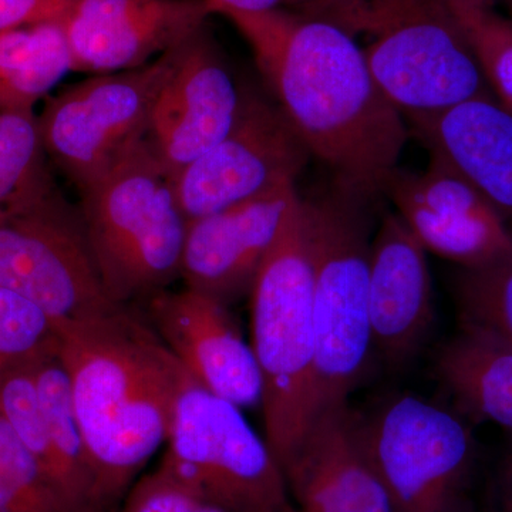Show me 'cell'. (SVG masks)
<instances>
[{"mask_svg":"<svg viewBox=\"0 0 512 512\" xmlns=\"http://www.w3.org/2000/svg\"><path fill=\"white\" fill-rule=\"evenodd\" d=\"M244 92L207 25L185 40L154 104L147 136L173 177L227 136Z\"/></svg>","mask_w":512,"mask_h":512,"instance_id":"4fadbf2b","label":"cell"},{"mask_svg":"<svg viewBox=\"0 0 512 512\" xmlns=\"http://www.w3.org/2000/svg\"><path fill=\"white\" fill-rule=\"evenodd\" d=\"M251 296L265 440L282 470L318 414L312 249L302 195Z\"/></svg>","mask_w":512,"mask_h":512,"instance_id":"277c9868","label":"cell"},{"mask_svg":"<svg viewBox=\"0 0 512 512\" xmlns=\"http://www.w3.org/2000/svg\"><path fill=\"white\" fill-rule=\"evenodd\" d=\"M360 420L394 512H478V444L453 407L399 393Z\"/></svg>","mask_w":512,"mask_h":512,"instance_id":"8992f818","label":"cell"},{"mask_svg":"<svg viewBox=\"0 0 512 512\" xmlns=\"http://www.w3.org/2000/svg\"><path fill=\"white\" fill-rule=\"evenodd\" d=\"M144 302L151 328L195 382L241 409L262 406L264 383L254 348L228 305L187 286Z\"/></svg>","mask_w":512,"mask_h":512,"instance_id":"9a60e30c","label":"cell"},{"mask_svg":"<svg viewBox=\"0 0 512 512\" xmlns=\"http://www.w3.org/2000/svg\"><path fill=\"white\" fill-rule=\"evenodd\" d=\"M311 153L275 100L245 89L227 136L174 175L188 221L296 185Z\"/></svg>","mask_w":512,"mask_h":512,"instance_id":"8fae6325","label":"cell"},{"mask_svg":"<svg viewBox=\"0 0 512 512\" xmlns=\"http://www.w3.org/2000/svg\"><path fill=\"white\" fill-rule=\"evenodd\" d=\"M396 214L427 254L461 269L512 259V237L494 208L467 178L430 157L426 170L397 168L384 187Z\"/></svg>","mask_w":512,"mask_h":512,"instance_id":"7c38bea8","label":"cell"},{"mask_svg":"<svg viewBox=\"0 0 512 512\" xmlns=\"http://www.w3.org/2000/svg\"><path fill=\"white\" fill-rule=\"evenodd\" d=\"M79 214L111 301H147L181 279L188 220L150 141L80 191Z\"/></svg>","mask_w":512,"mask_h":512,"instance_id":"3957f363","label":"cell"},{"mask_svg":"<svg viewBox=\"0 0 512 512\" xmlns=\"http://www.w3.org/2000/svg\"><path fill=\"white\" fill-rule=\"evenodd\" d=\"M460 326L485 333L512 349V259L461 269L456 279Z\"/></svg>","mask_w":512,"mask_h":512,"instance_id":"cb8c5ba5","label":"cell"},{"mask_svg":"<svg viewBox=\"0 0 512 512\" xmlns=\"http://www.w3.org/2000/svg\"><path fill=\"white\" fill-rule=\"evenodd\" d=\"M367 36L370 72L407 124L495 97L446 0H376Z\"/></svg>","mask_w":512,"mask_h":512,"instance_id":"52a82bcc","label":"cell"},{"mask_svg":"<svg viewBox=\"0 0 512 512\" xmlns=\"http://www.w3.org/2000/svg\"><path fill=\"white\" fill-rule=\"evenodd\" d=\"M247 40L256 66L332 184L375 201L399 168L410 130L370 72L356 36L291 12L220 9Z\"/></svg>","mask_w":512,"mask_h":512,"instance_id":"6da1fadb","label":"cell"},{"mask_svg":"<svg viewBox=\"0 0 512 512\" xmlns=\"http://www.w3.org/2000/svg\"><path fill=\"white\" fill-rule=\"evenodd\" d=\"M484 512H491L490 508L487 507V510H485Z\"/></svg>","mask_w":512,"mask_h":512,"instance_id":"836d02e7","label":"cell"},{"mask_svg":"<svg viewBox=\"0 0 512 512\" xmlns=\"http://www.w3.org/2000/svg\"><path fill=\"white\" fill-rule=\"evenodd\" d=\"M282 473L298 512H394L349 402L316 414Z\"/></svg>","mask_w":512,"mask_h":512,"instance_id":"e0dca14e","label":"cell"},{"mask_svg":"<svg viewBox=\"0 0 512 512\" xmlns=\"http://www.w3.org/2000/svg\"><path fill=\"white\" fill-rule=\"evenodd\" d=\"M180 46L137 69L94 74L47 101L37 117L46 157L77 190L147 140L154 104Z\"/></svg>","mask_w":512,"mask_h":512,"instance_id":"30bf717a","label":"cell"},{"mask_svg":"<svg viewBox=\"0 0 512 512\" xmlns=\"http://www.w3.org/2000/svg\"><path fill=\"white\" fill-rule=\"evenodd\" d=\"M430 157L467 178L512 237V114L495 97L458 104L407 124Z\"/></svg>","mask_w":512,"mask_h":512,"instance_id":"d6986e66","label":"cell"},{"mask_svg":"<svg viewBox=\"0 0 512 512\" xmlns=\"http://www.w3.org/2000/svg\"><path fill=\"white\" fill-rule=\"evenodd\" d=\"M56 340L55 325L39 306L0 286V370L32 359Z\"/></svg>","mask_w":512,"mask_h":512,"instance_id":"83f0119b","label":"cell"},{"mask_svg":"<svg viewBox=\"0 0 512 512\" xmlns=\"http://www.w3.org/2000/svg\"><path fill=\"white\" fill-rule=\"evenodd\" d=\"M35 357L0 370V414L60 491L59 468L37 392Z\"/></svg>","mask_w":512,"mask_h":512,"instance_id":"484cf974","label":"cell"},{"mask_svg":"<svg viewBox=\"0 0 512 512\" xmlns=\"http://www.w3.org/2000/svg\"><path fill=\"white\" fill-rule=\"evenodd\" d=\"M45 148L33 113H0V212L50 180Z\"/></svg>","mask_w":512,"mask_h":512,"instance_id":"d4e9b609","label":"cell"},{"mask_svg":"<svg viewBox=\"0 0 512 512\" xmlns=\"http://www.w3.org/2000/svg\"><path fill=\"white\" fill-rule=\"evenodd\" d=\"M498 9L512 18V0H491Z\"/></svg>","mask_w":512,"mask_h":512,"instance_id":"d6a6232c","label":"cell"},{"mask_svg":"<svg viewBox=\"0 0 512 512\" xmlns=\"http://www.w3.org/2000/svg\"><path fill=\"white\" fill-rule=\"evenodd\" d=\"M488 508L491 512H512V443L495 474Z\"/></svg>","mask_w":512,"mask_h":512,"instance_id":"1f68e13d","label":"cell"},{"mask_svg":"<svg viewBox=\"0 0 512 512\" xmlns=\"http://www.w3.org/2000/svg\"><path fill=\"white\" fill-rule=\"evenodd\" d=\"M0 286L35 303L55 328L110 315L82 218L52 178L0 212Z\"/></svg>","mask_w":512,"mask_h":512,"instance_id":"9c48e42d","label":"cell"},{"mask_svg":"<svg viewBox=\"0 0 512 512\" xmlns=\"http://www.w3.org/2000/svg\"><path fill=\"white\" fill-rule=\"evenodd\" d=\"M160 466L225 512H296L281 466L241 407L185 380Z\"/></svg>","mask_w":512,"mask_h":512,"instance_id":"ba28073f","label":"cell"},{"mask_svg":"<svg viewBox=\"0 0 512 512\" xmlns=\"http://www.w3.org/2000/svg\"><path fill=\"white\" fill-rule=\"evenodd\" d=\"M299 195L296 185H286L188 221L181 264L185 286L228 306L251 295Z\"/></svg>","mask_w":512,"mask_h":512,"instance_id":"2e32d148","label":"cell"},{"mask_svg":"<svg viewBox=\"0 0 512 512\" xmlns=\"http://www.w3.org/2000/svg\"><path fill=\"white\" fill-rule=\"evenodd\" d=\"M369 319L373 350L387 365H409L434 322L426 249L396 212L377 225L370 248Z\"/></svg>","mask_w":512,"mask_h":512,"instance_id":"ac0fdd59","label":"cell"},{"mask_svg":"<svg viewBox=\"0 0 512 512\" xmlns=\"http://www.w3.org/2000/svg\"><path fill=\"white\" fill-rule=\"evenodd\" d=\"M460 22L493 90L512 114V18L491 0H446Z\"/></svg>","mask_w":512,"mask_h":512,"instance_id":"603a6c76","label":"cell"},{"mask_svg":"<svg viewBox=\"0 0 512 512\" xmlns=\"http://www.w3.org/2000/svg\"><path fill=\"white\" fill-rule=\"evenodd\" d=\"M69 47L60 22L0 32V113H33L67 73Z\"/></svg>","mask_w":512,"mask_h":512,"instance_id":"7402d4cb","label":"cell"},{"mask_svg":"<svg viewBox=\"0 0 512 512\" xmlns=\"http://www.w3.org/2000/svg\"><path fill=\"white\" fill-rule=\"evenodd\" d=\"M217 10L231 9L239 12H281L296 13L328 20L357 35L363 33L369 22L375 0H208Z\"/></svg>","mask_w":512,"mask_h":512,"instance_id":"f1b7e54d","label":"cell"},{"mask_svg":"<svg viewBox=\"0 0 512 512\" xmlns=\"http://www.w3.org/2000/svg\"><path fill=\"white\" fill-rule=\"evenodd\" d=\"M303 204L312 249L319 413L349 402L373 352L369 271L375 201L332 184Z\"/></svg>","mask_w":512,"mask_h":512,"instance_id":"5b68a950","label":"cell"},{"mask_svg":"<svg viewBox=\"0 0 512 512\" xmlns=\"http://www.w3.org/2000/svg\"><path fill=\"white\" fill-rule=\"evenodd\" d=\"M33 369L63 497L76 512H106L74 407L69 373L59 353V340L33 359Z\"/></svg>","mask_w":512,"mask_h":512,"instance_id":"44dd1931","label":"cell"},{"mask_svg":"<svg viewBox=\"0 0 512 512\" xmlns=\"http://www.w3.org/2000/svg\"><path fill=\"white\" fill-rule=\"evenodd\" d=\"M123 512H225L202 500L165 468L141 478L128 494Z\"/></svg>","mask_w":512,"mask_h":512,"instance_id":"f546056e","label":"cell"},{"mask_svg":"<svg viewBox=\"0 0 512 512\" xmlns=\"http://www.w3.org/2000/svg\"><path fill=\"white\" fill-rule=\"evenodd\" d=\"M0 512H76L0 414Z\"/></svg>","mask_w":512,"mask_h":512,"instance_id":"4316f807","label":"cell"},{"mask_svg":"<svg viewBox=\"0 0 512 512\" xmlns=\"http://www.w3.org/2000/svg\"><path fill=\"white\" fill-rule=\"evenodd\" d=\"M436 376L467 421L512 433V349L466 326L441 348Z\"/></svg>","mask_w":512,"mask_h":512,"instance_id":"ffe728a7","label":"cell"},{"mask_svg":"<svg viewBox=\"0 0 512 512\" xmlns=\"http://www.w3.org/2000/svg\"><path fill=\"white\" fill-rule=\"evenodd\" d=\"M215 15L208 0H76L60 25L72 72L137 69L180 46Z\"/></svg>","mask_w":512,"mask_h":512,"instance_id":"5bb4252c","label":"cell"},{"mask_svg":"<svg viewBox=\"0 0 512 512\" xmlns=\"http://www.w3.org/2000/svg\"><path fill=\"white\" fill-rule=\"evenodd\" d=\"M56 333L101 505L109 512L167 443L190 375L127 306Z\"/></svg>","mask_w":512,"mask_h":512,"instance_id":"7a4b0ae2","label":"cell"},{"mask_svg":"<svg viewBox=\"0 0 512 512\" xmlns=\"http://www.w3.org/2000/svg\"><path fill=\"white\" fill-rule=\"evenodd\" d=\"M76 0H0V32L62 22Z\"/></svg>","mask_w":512,"mask_h":512,"instance_id":"4dcf8cb0","label":"cell"}]
</instances>
